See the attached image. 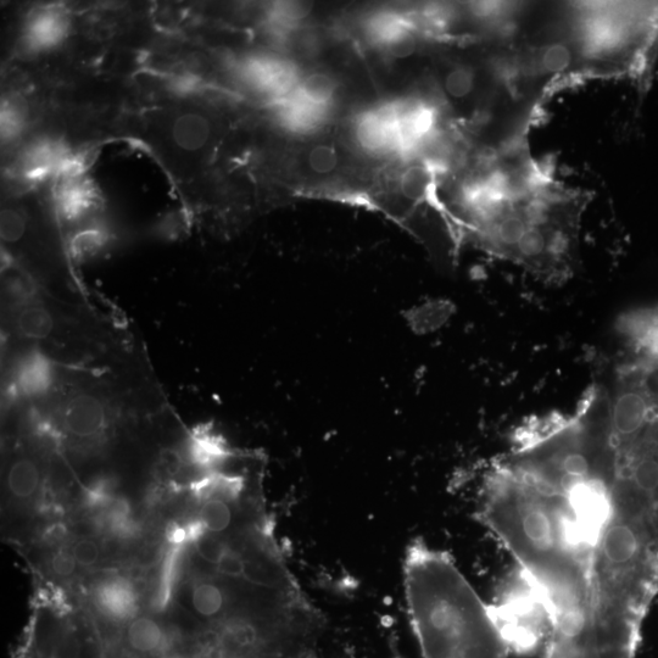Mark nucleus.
Segmentation results:
<instances>
[{
  "label": "nucleus",
  "instance_id": "4",
  "mask_svg": "<svg viewBox=\"0 0 658 658\" xmlns=\"http://www.w3.org/2000/svg\"><path fill=\"white\" fill-rule=\"evenodd\" d=\"M511 650L532 651L548 635V616L542 601L520 572L492 605Z\"/></svg>",
  "mask_w": 658,
  "mask_h": 658
},
{
  "label": "nucleus",
  "instance_id": "18",
  "mask_svg": "<svg viewBox=\"0 0 658 658\" xmlns=\"http://www.w3.org/2000/svg\"><path fill=\"white\" fill-rule=\"evenodd\" d=\"M48 567L54 577L68 579L75 576L78 565L72 550L58 548L50 555Z\"/></svg>",
  "mask_w": 658,
  "mask_h": 658
},
{
  "label": "nucleus",
  "instance_id": "8",
  "mask_svg": "<svg viewBox=\"0 0 658 658\" xmlns=\"http://www.w3.org/2000/svg\"><path fill=\"white\" fill-rule=\"evenodd\" d=\"M355 139L359 147L368 154H400L394 104L384 105L361 115L355 125Z\"/></svg>",
  "mask_w": 658,
  "mask_h": 658
},
{
  "label": "nucleus",
  "instance_id": "19",
  "mask_svg": "<svg viewBox=\"0 0 658 658\" xmlns=\"http://www.w3.org/2000/svg\"><path fill=\"white\" fill-rule=\"evenodd\" d=\"M72 554L75 556L78 567L92 568L98 565L102 551L96 540L83 538L72 546Z\"/></svg>",
  "mask_w": 658,
  "mask_h": 658
},
{
  "label": "nucleus",
  "instance_id": "13",
  "mask_svg": "<svg viewBox=\"0 0 658 658\" xmlns=\"http://www.w3.org/2000/svg\"><path fill=\"white\" fill-rule=\"evenodd\" d=\"M30 297L13 304V326L19 337L29 340H44L52 337L55 319L52 312Z\"/></svg>",
  "mask_w": 658,
  "mask_h": 658
},
{
  "label": "nucleus",
  "instance_id": "14",
  "mask_svg": "<svg viewBox=\"0 0 658 658\" xmlns=\"http://www.w3.org/2000/svg\"><path fill=\"white\" fill-rule=\"evenodd\" d=\"M127 643L139 654H153L165 644V633L153 618L135 617L128 624Z\"/></svg>",
  "mask_w": 658,
  "mask_h": 658
},
{
  "label": "nucleus",
  "instance_id": "2",
  "mask_svg": "<svg viewBox=\"0 0 658 658\" xmlns=\"http://www.w3.org/2000/svg\"><path fill=\"white\" fill-rule=\"evenodd\" d=\"M451 221L485 252L544 280L570 277L584 198L549 180L524 153H506L466 178Z\"/></svg>",
  "mask_w": 658,
  "mask_h": 658
},
{
  "label": "nucleus",
  "instance_id": "17",
  "mask_svg": "<svg viewBox=\"0 0 658 658\" xmlns=\"http://www.w3.org/2000/svg\"><path fill=\"white\" fill-rule=\"evenodd\" d=\"M308 164L310 170L317 175L331 174L339 164L337 149L329 144H319L310 150Z\"/></svg>",
  "mask_w": 658,
  "mask_h": 658
},
{
  "label": "nucleus",
  "instance_id": "21",
  "mask_svg": "<svg viewBox=\"0 0 658 658\" xmlns=\"http://www.w3.org/2000/svg\"><path fill=\"white\" fill-rule=\"evenodd\" d=\"M78 655H80V644L74 637L61 640L54 652V658H78Z\"/></svg>",
  "mask_w": 658,
  "mask_h": 658
},
{
  "label": "nucleus",
  "instance_id": "3",
  "mask_svg": "<svg viewBox=\"0 0 658 658\" xmlns=\"http://www.w3.org/2000/svg\"><path fill=\"white\" fill-rule=\"evenodd\" d=\"M404 587L422 658H509L492 605L446 552L414 540L406 549Z\"/></svg>",
  "mask_w": 658,
  "mask_h": 658
},
{
  "label": "nucleus",
  "instance_id": "12",
  "mask_svg": "<svg viewBox=\"0 0 658 658\" xmlns=\"http://www.w3.org/2000/svg\"><path fill=\"white\" fill-rule=\"evenodd\" d=\"M276 108L278 120L289 132L308 135L315 132L325 124L328 108L317 107V105L306 102L295 94L273 103Z\"/></svg>",
  "mask_w": 658,
  "mask_h": 658
},
{
  "label": "nucleus",
  "instance_id": "16",
  "mask_svg": "<svg viewBox=\"0 0 658 658\" xmlns=\"http://www.w3.org/2000/svg\"><path fill=\"white\" fill-rule=\"evenodd\" d=\"M432 184V170L426 165H411L400 177L401 194L414 203H420L427 199Z\"/></svg>",
  "mask_w": 658,
  "mask_h": 658
},
{
  "label": "nucleus",
  "instance_id": "15",
  "mask_svg": "<svg viewBox=\"0 0 658 658\" xmlns=\"http://www.w3.org/2000/svg\"><path fill=\"white\" fill-rule=\"evenodd\" d=\"M338 91V82L333 76L326 72H314L301 77L294 93L301 99L306 100L317 107L328 108Z\"/></svg>",
  "mask_w": 658,
  "mask_h": 658
},
{
  "label": "nucleus",
  "instance_id": "9",
  "mask_svg": "<svg viewBox=\"0 0 658 658\" xmlns=\"http://www.w3.org/2000/svg\"><path fill=\"white\" fill-rule=\"evenodd\" d=\"M44 467L41 460L29 453L16 454L5 467V492L15 504L32 503L41 494Z\"/></svg>",
  "mask_w": 658,
  "mask_h": 658
},
{
  "label": "nucleus",
  "instance_id": "5",
  "mask_svg": "<svg viewBox=\"0 0 658 658\" xmlns=\"http://www.w3.org/2000/svg\"><path fill=\"white\" fill-rule=\"evenodd\" d=\"M58 414L65 437L77 443H92L107 432L113 411L103 393L83 387L65 395Z\"/></svg>",
  "mask_w": 658,
  "mask_h": 658
},
{
  "label": "nucleus",
  "instance_id": "11",
  "mask_svg": "<svg viewBox=\"0 0 658 658\" xmlns=\"http://www.w3.org/2000/svg\"><path fill=\"white\" fill-rule=\"evenodd\" d=\"M93 604L110 620L128 621L136 617L138 596L130 581L113 577L100 582L94 589Z\"/></svg>",
  "mask_w": 658,
  "mask_h": 658
},
{
  "label": "nucleus",
  "instance_id": "10",
  "mask_svg": "<svg viewBox=\"0 0 658 658\" xmlns=\"http://www.w3.org/2000/svg\"><path fill=\"white\" fill-rule=\"evenodd\" d=\"M68 27L69 18L63 9H38L27 19L22 42L30 52H43L64 41Z\"/></svg>",
  "mask_w": 658,
  "mask_h": 658
},
{
  "label": "nucleus",
  "instance_id": "7",
  "mask_svg": "<svg viewBox=\"0 0 658 658\" xmlns=\"http://www.w3.org/2000/svg\"><path fill=\"white\" fill-rule=\"evenodd\" d=\"M58 367L38 350L26 351L11 368L9 389L14 399L37 400L54 393Z\"/></svg>",
  "mask_w": 658,
  "mask_h": 658
},
{
  "label": "nucleus",
  "instance_id": "20",
  "mask_svg": "<svg viewBox=\"0 0 658 658\" xmlns=\"http://www.w3.org/2000/svg\"><path fill=\"white\" fill-rule=\"evenodd\" d=\"M471 86V76L466 70H455L446 78V89L455 98L466 96Z\"/></svg>",
  "mask_w": 658,
  "mask_h": 658
},
{
  "label": "nucleus",
  "instance_id": "22",
  "mask_svg": "<svg viewBox=\"0 0 658 658\" xmlns=\"http://www.w3.org/2000/svg\"><path fill=\"white\" fill-rule=\"evenodd\" d=\"M68 538V531H66L65 526L60 523L50 524L46 528V531L43 532L44 542L48 543L50 546H59V544L65 542V539Z\"/></svg>",
  "mask_w": 658,
  "mask_h": 658
},
{
  "label": "nucleus",
  "instance_id": "6",
  "mask_svg": "<svg viewBox=\"0 0 658 658\" xmlns=\"http://www.w3.org/2000/svg\"><path fill=\"white\" fill-rule=\"evenodd\" d=\"M244 85L253 89L271 103L286 98L297 89L301 77L294 66L272 55H255L241 66Z\"/></svg>",
  "mask_w": 658,
  "mask_h": 658
},
{
  "label": "nucleus",
  "instance_id": "1",
  "mask_svg": "<svg viewBox=\"0 0 658 658\" xmlns=\"http://www.w3.org/2000/svg\"><path fill=\"white\" fill-rule=\"evenodd\" d=\"M542 437L563 646L632 657L658 596V445L613 436L591 405L552 417Z\"/></svg>",
  "mask_w": 658,
  "mask_h": 658
}]
</instances>
